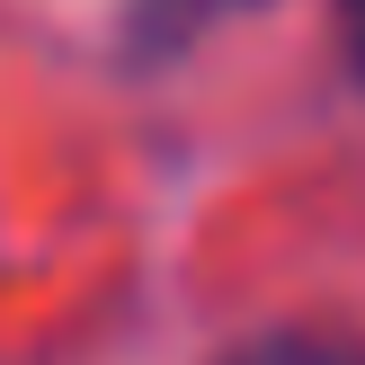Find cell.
<instances>
[{"label":"cell","instance_id":"6da1fadb","mask_svg":"<svg viewBox=\"0 0 365 365\" xmlns=\"http://www.w3.org/2000/svg\"><path fill=\"white\" fill-rule=\"evenodd\" d=\"M232 365H365V348L321 339V330H277V339H259V348H241Z\"/></svg>","mask_w":365,"mask_h":365},{"label":"cell","instance_id":"7a4b0ae2","mask_svg":"<svg viewBox=\"0 0 365 365\" xmlns=\"http://www.w3.org/2000/svg\"><path fill=\"white\" fill-rule=\"evenodd\" d=\"M205 9H214V0H170V18H152L143 36H152V45H170V36H187V27H196Z\"/></svg>","mask_w":365,"mask_h":365},{"label":"cell","instance_id":"3957f363","mask_svg":"<svg viewBox=\"0 0 365 365\" xmlns=\"http://www.w3.org/2000/svg\"><path fill=\"white\" fill-rule=\"evenodd\" d=\"M348 53H356V71H365V0H348Z\"/></svg>","mask_w":365,"mask_h":365}]
</instances>
